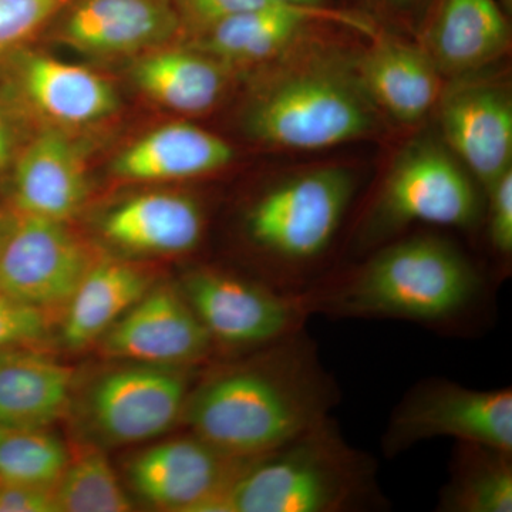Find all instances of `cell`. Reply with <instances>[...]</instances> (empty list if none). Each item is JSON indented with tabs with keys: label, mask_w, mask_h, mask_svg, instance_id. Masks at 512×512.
<instances>
[{
	"label": "cell",
	"mask_w": 512,
	"mask_h": 512,
	"mask_svg": "<svg viewBox=\"0 0 512 512\" xmlns=\"http://www.w3.org/2000/svg\"><path fill=\"white\" fill-rule=\"evenodd\" d=\"M224 138L190 123L158 127L113 161V173L127 181L190 180L214 173L234 160Z\"/></svg>",
	"instance_id": "18"
},
{
	"label": "cell",
	"mask_w": 512,
	"mask_h": 512,
	"mask_svg": "<svg viewBox=\"0 0 512 512\" xmlns=\"http://www.w3.org/2000/svg\"><path fill=\"white\" fill-rule=\"evenodd\" d=\"M23 90L43 116L62 126H84L119 107L116 90L99 74L53 57L33 55L20 69Z\"/></svg>",
	"instance_id": "21"
},
{
	"label": "cell",
	"mask_w": 512,
	"mask_h": 512,
	"mask_svg": "<svg viewBox=\"0 0 512 512\" xmlns=\"http://www.w3.org/2000/svg\"><path fill=\"white\" fill-rule=\"evenodd\" d=\"M373 45L357 59L356 70L380 113L414 124L436 109L441 74L420 46L377 33Z\"/></svg>",
	"instance_id": "16"
},
{
	"label": "cell",
	"mask_w": 512,
	"mask_h": 512,
	"mask_svg": "<svg viewBox=\"0 0 512 512\" xmlns=\"http://www.w3.org/2000/svg\"><path fill=\"white\" fill-rule=\"evenodd\" d=\"M60 36L89 55H131L174 36L178 18L167 0H73Z\"/></svg>",
	"instance_id": "15"
},
{
	"label": "cell",
	"mask_w": 512,
	"mask_h": 512,
	"mask_svg": "<svg viewBox=\"0 0 512 512\" xmlns=\"http://www.w3.org/2000/svg\"><path fill=\"white\" fill-rule=\"evenodd\" d=\"M0 512H57L53 488L0 481Z\"/></svg>",
	"instance_id": "31"
},
{
	"label": "cell",
	"mask_w": 512,
	"mask_h": 512,
	"mask_svg": "<svg viewBox=\"0 0 512 512\" xmlns=\"http://www.w3.org/2000/svg\"><path fill=\"white\" fill-rule=\"evenodd\" d=\"M46 329V311L0 292V350L32 345Z\"/></svg>",
	"instance_id": "28"
},
{
	"label": "cell",
	"mask_w": 512,
	"mask_h": 512,
	"mask_svg": "<svg viewBox=\"0 0 512 512\" xmlns=\"http://www.w3.org/2000/svg\"><path fill=\"white\" fill-rule=\"evenodd\" d=\"M72 382L70 367L26 346L0 350V424L46 430L66 409Z\"/></svg>",
	"instance_id": "20"
},
{
	"label": "cell",
	"mask_w": 512,
	"mask_h": 512,
	"mask_svg": "<svg viewBox=\"0 0 512 512\" xmlns=\"http://www.w3.org/2000/svg\"><path fill=\"white\" fill-rule=\"evenodd\" d=\"M5 231H6V228L3 227V221H2V218H0V248H2L3 237H5Z\"/></svg>",
	"instance_id": "36"
},
{
	"label": "cell",
	"mask_w": 512,
	"mask_h": 512,
	"mask_svg": "<svg viewBox=\"0 0 512 512\" xmlns=\"http://www.w3.org/2000/svg\"><path fill=\"white\" fill-rule=\"evenodd\" d=\"M188 380L173 366L137 365L109 373L90 393V416L113 443L131 444L165 433L184 413Z\"/></svg>",
	"instance_id": "12"
},
{
	"label": "cell",
	"mask_w": 512,
	"mask_h": 512,
	"mask_svg": "<svg viewBox=\"0 0 512 512\" xmlns=\"http://www.w3.org/2000/svg\"><path fill=\"white\" fill-rule=\"evenodd\" d=\"M483 291V276L460 248L421 234L386 245L342 278L302 292L311 315L443 325L470 311Z\"/></svg>",
	"instance_id": "2"
},
{
	"label": "cell",
	"mask_w": 512,
	"mask_h": 512,
	"mask_svg": "<svg viewBox=\"0 0 512 512\" xmlns=\"http://www.w3.org/2000/svg\"><path fill=\"white\" fill-rule=\"evenodd\" d=\"M291 5L305 6V8H336L332 0H282Z\"/></svg>",
	"instance_id": "34"
},
{
	"label": "cell",
	"mask_w": 512,
	"mask_h": 512,
	"mask_svg": "<svg viewBox=\"0 0 512 512\" xmlns=\"http://www.w3.org/2000/svg\"><path fill=\"white\" fill-rule=\"evenodd\" d=\"M249 461L221 453L194 436L165 441L138 454L131 460L128 477L133 490L156 507L221 512L224 495Z\"/></svg>",
	"instance_id": "10"
},
{
	"label": "cell",
	"mask_w": 512,
	"mask_h": 512,
	"mask_svg": "<svg viewBox=\"0 0 512 512\" xmlns=\"http://www.w3.org/2000/svg\"><path fill=\"white\" fill-rule=\"evenodd\" d=\"M133 79L148 99L185 114L211 110L227 86L221 62L181 50L143 57L134 66Z\"/></svg>",
	"instance_id": "23"
},
{
	"label": "cell",
	"mask_w": 512,
	"mask_h": 512,
	"mask_svg": "<svg viewBox=\"0 0 512 512\" xmlns=\"http://www.w3.org/2000/svg\"><path fill=\"white\" fill-rule=\"evenodd\" d=\"M380 117L356 63L318 56L291 64L262 89L247 124L266 146L309 151L372 136Z\"/></svg>",
	"instance_id": "4"
},
{
	"label": "cell",
	"mask_w": 512,
	"mask_h": 512,
	"mask_svg": "<svg viewBox=\"0 0 512 512\" xmlns=\"http://www.w3.org/2000/svg\"><path fill=\"white\" fill-rule=\"evenodd\" d=\"M498 2H500V5L503 6L505 12H507L508 15H511L512 0H498Z\"/></svg>",
	"instance_id": "35"
},
{
	"label": "cell",
	"mask_w": 512,
	"mask_h": 512,
	"mask_svg": "<svg viewBox=\"0 0 512 512\" xmlns=\"http://www.w3.org/2000/svg\"><path fill=\"white\" fill-rule=\"evenodd\" d=\"M183 293L211 342L261 349L303 329L311 316L303 292H288L241 276L200 269Z\"/></svg>",
	"instance_id": "8"
},
{
	"label": "cell",
	"mask_w": 512,
	"mask_h": 512,
	"mask_svg": "<svg viewBox=\"0 0 512 512\" xmlns=\"http://www.w3.org/2000/svg\"><path fill=\"white\" fill-rule=\"evenodd\" d=\"M185 10L192 22L202 30L210 28L214 23L256 12V10L298 8L282 0H184ZM305 8V6H302Z\"/></svg>",
	"instance_id": "30"
},
{
	"label": "cell",
	"mask_w": 512,
	"mask_h": 512,
	"mask_svg": "<svg viewBox=\"0 0 512 512\" xmlns=\"http://www.w3.org/2000/svg\"><path fill=\"white\" fill-rule=\"evenodd\" d=\"M66 222L18 212L0 248V292L36 308L67 305L92 268Z\"/></svg>",
	"instance_id": "9"
},
{
	"label": "cell",
	"mask_w": 512,
	"mask_h": 512,
	"mask_svg": "<svg viewBox=\"0 0 512 512\" xmlns=\"http://www.w3.org/2000/svg\"><path fill=\"white\" fill-rule=\"evenodd\" d=\"M57 512H127L131 503L109 460L100 451H83L70 460L53 487Z\"/></svg>",
	"instance_id": "26"
},
{
	"label": "cell",
	"mask_w": 512,
	"mask_h": 512,
	"mask_svg": "<svg viewBox=\"0 0 512 512\" xmlns=\"http://www.w3.org/2000/svg\"><path fill=\"white\" fill-rule=\"evenodd\" d=\"M454 439L512 451V390H477L443 379L414 384L394 407L382 447L387 457L421 441Z\"/></svg>",
	"instance_id": "7"
},
{
	"label": "cell",
	"mask_w": 512,
	"mask_h": 512,
	"mask_svg": "<svg viewBox=\"0 0 512 512\" xmlns=\"http://www.w3.org/2000/svg\"><path fill=\"white\" fill-rule=\"evenodd\" d=\"M356 185L348 168H311L288 175L252 202L245 232L281 272L284 291H305V276L338 235Z\"/></svg>",
	"instance_id": "5"
},
{
	"label": "cell",
	"mask_w": 512,
	"mask_h": 512,
	"mask_svg": "<svg viewBox=\"0 0 512 512\" xmlns=\"http://www.w3.org/2000/svg\"><path fill=\"white\" fill-rule=\"evenodd\" d=\"M200 204L175 192H148L131 198L107 214L104 237L128 251L184 254L204 235Z\"/></svg>",
	"instance_id": "19"
},
{
	"label": "cell",
	"mask_w": 512,
	"mask_h": 512,
	"mask_svg": "<svg viewBox=\"0 0 512 512\" xmlns=\"http://www.w3.org/2000/svg\"><path fill=\"white\" fill-rule=\"evenodd\" d=\"M507 16L498 0H433L424 16L420 47L441 76L461 79L507 52Z\"/></svg>",
	"instance_id": "14"
},
{
	"label": "cell",
	"mask_w": 512,
	"mask_h": 512,
	"mask_svg": "<svg viewBox=\"0 0 512 512\" xmlns=\"http://www.w3.org/2000/svg\"><path fill=\"white\" fill-rule=\"evenodd\" d=\"M87 191L82 153L62 131H43L16 165L15 204L22 214L69 221L83 207Z\"/></svg>",
	"instance_id": "17"
},
{
	"label": "cell",
	"mask_w": 512,
	"mask_h": 512,
	"mask_svg": "<svg viewBox=\"0 0 512 512\" xmlns=\"http://www.w3.org/2000/svg\"><path fill=\"white\" fill-rule=\"evenodd\" d=\"M148 276L136 266L104 261L90 268L67 303L63 340L67 348L83 349L103 336L148 292Z\"/></svg>",
	"instance_id": "22"
},
{
	"label": "cell",
	"mask_w": 512,
	"mask_h": 512,
	"mask_svg": "<svg viewBox=\"0 0 512 512\" xmlns=\"http://www.w3.org/2000/svg\"><path fill=\"white\" fill-rule=\"evenodd\" d=\"M211 338L183 291H148L103 335L107 356L144 365L175 366L210 352Z\"/></svg>",
	"instance_id": "13"
},
{
	"label": "cell",
	"mask_w": 512,
	"mask_h": 512,
	"mask_svg": "<svg viewBox=\"0 0 512 512\" xmlns=\"http://www.w3.org/2000/svg\"><path fill=\"white\" fill-rule=\"evenodd\" d=\"M437 507L444 512H511L512 451L457 441Z\"/></svg>",
	"instance_id": "24"
},
{
	"label": "cell",
	"mask_w": 512,
	"mask_h": 512,
	"mask_svg": "<svg viewBox=\"0 0 512 512\" xmlns=\"http://www.w3.org/2000/svg\"><path fill=\"white\" fill-rule=\"evenodd\" d=\"M488 239L501 258L512 255V170L507 171L487 192Z\"/></svg>",
	"instance_id": "29"
},
{
	"label": "cell",
	"mask_w": 512,
	"mask_h": 512,
	"mask_svg": "<svg viewBox=\"0 0 512 512\" xmlns=\"http://www.w3.org/2000/svg\"><path fill=\"white\" fill-rule=\"evenodd\" d=\"M476 180L443 141L421 138L394 161L366 224L370 238L414 222L470 228L480 217Z\"/></svg>",
	"instance_id": "6"
},
{
	"label": "cell",
	"mask_w": 512,
	"mask_h": 512,
	"mask_svg": "<svg viewBox=\"0 0 512 512\" xmlns=\"http://www.w3.org/2000/svg\"><path fill=\"white\" fill-rule=\"evenodd\" d=\"M441 141L487 192L512 170V100L500 84L461 80L444 86L439 103Z\"/></svg>",
	"instance_id": "11"
},
{
	"label": "cell",
	"mask_w": 512,
	"mask_h": 512,
	"mask_svg": "<svg viewBox=\"0 0 512 512\" xmlns=\"http://www.w3.org/2000/svg\"><path fill=\"white\" fill-rule=\"evenodd\" d=\"M73 0H0V53L22 45Z\"/></svg>",
	"instance_id": "27"
},
{
	"label": "cell",
	"mask_w": 512,
	"mask_h": 512,
	"mask_svg": "<svg viewBox=\"0 0 512 512\" xmlns=\"http://www.w3.org/2000/svg\"><path fill=\"white\" fill-rule=\"evenodd\" d=\"M264 350L208 379L185 404L194 436L231 457L265 456L322 426L338 404V386L305 330Z\"/></svg>",
	"instance_id": "1"
},
{
	"label": "cell",
	"mask_w": 512,
	"mask_h": 512,
	"mask_svg": "<svg viewBox=\"0 0 512 512\" xmlns=\"http://www.w3.org/2000/svg\"><path fill=\"white\" fill-rule=\"evenodd\" d=\"M375 460L333 420L249 461L221 512H349L382 507Z\"/></svg>",
	"instance_id": "3"
},
{
	"label": "cell",
	"mask_w": 512,
	"mask_h": 512,
	"mask_svg": "<svg viewBox=\"0 0 512 512\" xmlns=\"http://www.w3.org/2000/svg\"><path fill=\"white\" fill-rule=\"evenodd\" d=\"M62 440L46 430L0 424V481L55 487L69 463Z\"/></svg>",
	"instance_id": "25"
},
{
	"label": "cell",
	"mask_w": 512,
	"mask_h": 512,
	"mask_svg": "<svg viewBox=\"0 0 512 512\" xmlns=\"http://www.w3.org/2000/svg\"><path fill=\"white\" fill-rule=\"evenodd\" d=\"M9 161V137L8 130H6L5 123L0 117V174L6 168Z\"/></svg>",
	"instance_id": "33"
},
{
	"label": "cell",
	"mask_w": 512,
	"mask_h": 512,
	"mask_svg": "<svg viewBox=\"0 0 512 512\" xmlns=\"http://www.w3.org/2000/svg\"><path fill=\"white\" fill-rule=\"evenodd\" d=\"M367 2L372 8L390 18L413 19L423 12L427 13L433 0H367Z\"/></svg>",
	"instance_id": "32"
}]
</instances>
